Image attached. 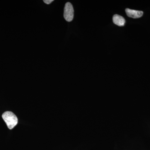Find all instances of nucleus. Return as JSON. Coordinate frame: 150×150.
<instances>
[{
    "instance_id": "obj_5",
    "label": "nucleus",
    "mask_w": 150,
    "mask_h": 150,
    "mask_svg": "<svg viewBox=\"0 0 150 150\" xmlns=\"http://www.w3.org/2000/svg\"><path fill=\"white\" fill-rule=\"evenodd\" d=\"M54 0H43V2L47 4H50Z\"/></svg>"
},
{
    "instance_id": "obj_2",
    "label": "nucleus",
    "mask_w": 150,
    "mask_h": 150,
    "mask_svg": "<svg viewBox=\"0 0 150 150\" xmlns=\"http://www.w3.org/2000/svg\"><path fill=\"white\" fill-rule=\"evenodd\" d=\"M64 16L67 21L71 22L73 20L74 17V9L71 3L67 2L65 4Z\"/></svg>"
},
{
    "instance_id": "obj_1",
    "label": "nucleus",
    "mask_w": 150,
    "mask_h": 150,
    "mask_svg": "<svg viewBox=\"0 0 150 150\" xmlns=\"http://www.w3.org/2000/svg\"><path fill=\"white\" fill-rule=\"evenodd\" d=\"M3 119L9 129H13L17 124L18 120L16 115L11 111H6L2 115Z\"/></svg>"
},
{
    "instance_id": "obj_3",
    "label": "nucleus",
    "mask_w": 150,
    "mask_h": 150,
    "mask_svg": "<svg viewBox=\"0 0 150 150\" xmlns=\"http://www.w3.org/2000/svg\"><path fill=\"white\" fill-rule=\"evenodd\" d=\"M125 11L128 16L134 18H139L144 13L142 11L134 10L129 8H126Z\"/></svg>"
},
{
    "instance_id": "obj_4",
    "label": "nucleus",
    "mask_w": 150,
    "mask_h": 150,
    "mask_svg": "<svg viewBox=\"0 0 150 150\" xmlns=\"http://www.w3.org/2000/svg\"><path fill=\"white\" fill-rule=\"evenodd\" d=\"M112 21L114 24L119 26H124L126 23V21L123 17L117 14L113 16Z\"/></svg>"
}]
</instances>
